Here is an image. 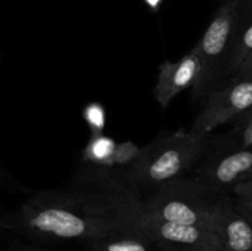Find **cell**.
I'll use <instances>...</instances> for the list:
<instances>
[{"instance_id":"obj_1","label":"cell","mask_w":252,"mask_h":251,"mask_svg":"<svg viewBox=\"0 0 252 251\" xmlns=\"http://www.w3.org/2000/svg\"><path fill=\"white\" fill-rule=\"evenodd\" d=\"M1 228L37 241H86L121 228L105 204L84 189L33 194L5 214Z\"/></svg>"},{"instance_id":"obj_2","label":"cell","mask_w":252,"mask_h":251,"mask_svg":"<svg viewBox=\"0 0 252 251\" xmlns=\"http://www.w3.org/2000/svg\"><path fill=\"white\" fill-rule=\"evenodd\" d=\"M209 135L184 129L160 135L145 145L143 157L125 172V179L137 191H154L166 182L180 179L206 155Z\"/></svg>"},{"instance_id":"obj_3","label":"cell","mask_w":252,"mask_h":251,"mask_svg":"<svg viewBox=\"0 0 252 251\" xmlns=\"http://www.w3.org/2000/svg\"><path fill=\"white\" fill-rule=\"evenodd\" d=\"M216 196L194 179H175L152 191L144 198L147 216L186 225L213 228Z\"/></svg>"},{"instance_id":"obj_4","label":"cell","mask_w":252,"mask_h":251,"mask_svg":"<svg viewBox=\"0 0 252 251\" xmlns=\"http://www.w3.org/2000/svg\"><path fill=\"white\" fill-rule=\"evenodd\" d=\"M239 0H229L221 5L207 27L198 43L193 47L201 62V75L192 89V97L208 96L226 75L229 51L235 26Z\"/></svg>"},{"instance_id":"obj_5","label":"cell","mask_w":252,"mask_h":251,"mask_svg":"<svg viewBox=\"0 0 252 251\" xmlns=\"http://www.w3.org/2000/svg\"><path fill=\"white\" fill-rule=\"evenodd\" d=\"M129 230L147 235L160 251H218L214 229L152 218L145 214L144 204L135 212Z\"/></svg>"},{"instance_id":"obj_6","label":"cell","mask_w":252,"mask_h":251,"mask_svg":"<svg viewBox=\"0 0 252 251\" xmlns=\"http://www.w3.org/2000/svg\"><path fill=\"white\" fill-rule=\"evenodd\" d=\"M252 110V76H233L228 84L214 89L194 120L191 132L209 135L216 128Z\"/></svg>"},{"instance_id":"obj_7","label":"cell","mask_w":252,"mask_h":251,"mask_svg":"<svg viewBox=\"0 0 252 251\" xmlns=\"http://www.w3.org/2000/svg\"><path fill=\"white\" fill-rule=\"evenodd\" d=\"M251 167L252 150L238 148L212 157L193 179L216 196H226L239 182L245 180Z\"/></svg>"},{"instance_id":"obj_8","label":"cell","mask_w":252,"mask_h":251,"mask_svg":"<svg viewBox=\"0 0 252 251\" xmlns=\"http://www.w3.org/2000/svg\"><path fill=\"white\" fill-rule=\"evenodd\" d=\"M201 75V62L192 48L177 62L164 61L159 65L154 96L161 108H167L179 94L193 89Z\"/></svg>"},{"instance_id":"obj_9","label":"cell","mask_w":252,"mask_h":251,"mask_svg":"<svg viewBox=\"0 0 252 251\" xmlns=\"http://www.w3.org/2000/svg\"><path fill=\"white\" fill-rule=\"evenodd\" d=\"M213 228L218 251H252V220L238 211L235 201L221 196L217 201Z\"/></svg>"},{"instance_id":"obj_10","label":"cell","mask_w":252,"mask_h":251,"mask_svg":"<svg viewBox=\"0 0 252 251\" xmlns=\"http://www.w3.org/2000/svg\"><path fill=\"white\" fill-rule=\"evenodd\" d=\"M252 54V0H239L235 26L226 65V75L234 76Z\"/></svg>"},{"instance_id":"obj_11","label":"cell","mask_w":252,"mask_h":251,"mask_svg":"<svg viewBox=\"0 0 252 251\" xmlns=\"http://www.w3.org/2000/svg\"><path fill=\"white\" fill-rule=\"evenodd\" d=\"M85 245L89 251H155L158 249L147 235L126 229H116L86 241Z\"/></svg>"},{"instance_id":"obj_12","label":"cell","mask_w":252,"mask_h":251,"mask_svg":"<svg viewBox=\"0 0 252 251\" xmlns=\"http://www.w3.org/2000/svg\"><path fill=\"white\" fill-rule=\"evenodd\" d=\"M116 144L110 138H105L102 135H96L90 142L89 147L85 150V157L84 159L89 164H98L107 159L112 154Z\"/></svg>"},{"instance_id":"obj_13","label":"cell","mask_w":252,"mask_h":251,"mask_svg":"<svg viewBox=\"0 0 252 251\" xmlns=\"http://www.w3.org/2000/svg\"><path fill=\"white\" fill-rule=\"evenodd\" d=\"M238 135L240 139V148L249 149L252 147V110L240 117L238 125Z\"/></svg>"},{"instance_id":"obj_14","label":"cell","mask_w":252,"mask_h":251,"mask_svg":"<svg viewBox=\"0 0 252 251\" xmlns=\"http://www.w3.org/2000/svg\"><path fill=\"white\" fill-rule=\"evenodd\" d=\"M233 193L235 194L236 198L252 201V180H246V181L239 182L234 187Z\"/></svg>"},{"instance_id":"obj_15","label":"cell","mask_w":252,"mask_h":251,"mask_svg":"<svg viewBox=\"0 0 252 251\" xmlns=\"http://www.w3.org/2000/svg\"><path fill=\"white\" fill-rule=\"evenodd\" d=\"M235 206L240 213H243L244 216L248 217L250 220H252V201H246V199L236 198Z\"/></svg>"},{"instance_id":"obj_16","label":"cell","mask_w":252,"mask_h":251,"mask_svg":"<svg viewBox=\"0 0 252 251\" xmlns=\"http://www.w3.org/2000/svg\"><path fill=\"white\" fill-rule=\"evenodd\" d=\"M234 76H252V54L241 64Z\"/></svg>"},{"instance_id":"obj_17","label":"cell","mask_w":252,"mask_h":251,"mask_svg":"<svg viewBox=\"0 0 252 251\" xmlns=\"http://www.w3.org/2000/svg\"><path fill=\"white\" fill-rule=\"evenodd\" d=\"M11 251H52V250H48V249L39 248V246L24 245V246H17V248L12 249Z\"/></svg>"},{"instance_id":"obj_18","label":"cell","mask_w":252,"mask_h":251,"mask_svg":"<svg viewBox=\"0 0 252 251\" xmlns=\"http://www.w3.org/2000/svg\"><path fill=\"white\" fill-rule=\"evenodd\" d=\"M147 2L149 5H152L153 7H157L158 5H159V2H160V0H147Z\"/></svg>"},{"instance_id":"obj_19","label":"cell","mask_w":252,"mask_h":251,"mask_svg":"<svg viewBox=\"0 0 252 251\" xmlns=\"http://www.w3.org/2000/svg\"><path fill=\"white\" fill-rule=\"evenodd\" d=\"M246 180H252V167H251L250 171L248 172V175L245 176V180H244V181H246Z\"/></svg>"},{"instance_id":"obj_20","label":"cell","mask_w":252,"mask_h":251,"mask_svg":"<svg viewBox=\"0 0 252 251\" xmlns=\"http://www.w3.org/2000/svg\"><path fill=\"white\" fill-rule=\"evenodd\" d=\"M10 251H11V250H10Z\"/></svg>"}]
</instances>
